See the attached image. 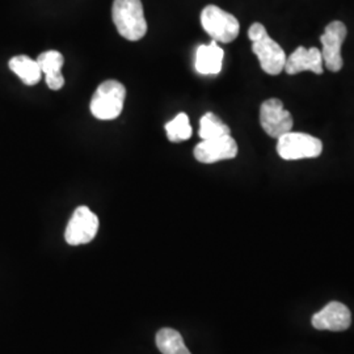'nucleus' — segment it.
<instances>
[{"mask_svg": "<svg viewBox=\"0 0 354 354\" xmlns=\"http://www.w3.org/2000/svg\"><path fill=\"white\" fill-rule=\"evenodd\" d=\"M167 137L171 142H181L189 140L192 137V127H190L188 114L180 113L165 125Z\"/></svg>", "mask_w": 354, "mask_h": 354, "instance_id": "nucleus-17", "label": "nucleus"}, {"mask_svg": "<svg viewBox=\"0 0 354 354\" xmlns=\"http://www.w3.org/2000/svg\"><path fill=\"white\" fill-rule=\"evenodd\" d=\"M37 64L41 71L46 76V84L49 88L58 91L64 87L62 67L64 64V58L59 51L49 50L39 54Z\"/></svg>", "mask_w": 354, "mask_h": 354, "instance_id": "nucleus-12", "label": "nucleus"}, {"mask_svg": "<svg viewBox=\"0 0 354 354\" xmlns=\"http://www.w3.org/2000/svg\"><path fill=\"white\" fill-rule=\"evenodd\" d=\"M248 37L252 41V51L266 74H281L288 57L279 44L269 37L266 26L260 23H253L248 30Z\"/></svg>", "mask_w": 354, "mask_h": 354, "instance_id": "nucleus-1", "label": "nucleus"}, {"mask_svg": "<svg viewBox=\"0 0 354 354\" xmlns=\"http://www.w3.org/2000/svg\"><path fill=\"white\" fill-rule=\"evenodd\" d=\"M8 66H10L11 71L19 76L26 86H36L41 80L42 71L38 66L37 61H35L26 55L13 57Z\"/></svg>", "mask_w": 354, "mask_h": 354, "instance_id": "nucleus-14", "label": "nucleus"}, {"mask_svg": "<svg viewBox=\"0 0 354 354\" xmlns=\"http://www.w3.org/2000/svg\"><path fill=\"white\" fill-rule=\"evenodd\" d=\"M125 97L124 84L117 80H106L97 87L91 100V113L102 121L114 120L122 112Z\"/></svg>", "mask_w": 354, "mask_h": 354, "instance_id": "nucleus-3", "label": "nucleus"}, {"mask_svg": "<svg viewBox=\"0 0 354 354\" xmlns=\"http://www.w3.org/2000/svg\"><path fill=\"white\" fill-rule=\"evenodd\" d=\"M289 75H295L304 71H311L314 74H323V57L317 48L306 49L304 46L297 48V50L286 58L283 68Z\"/></svg>", "mask_w": 354, "mask_h": 354, "instance_id": "nucleus-11", "label": "nucleus"}, {"mask_svg": "<svg viewBox=\"0 0 354 354\" xmlns=\"http://www.w3.org/2000/svg\"><path fill=\"white\" fill-rule=\"evenodd\" d=\"M112 19L118 33L129 41H140L147 33L140 0H114Z\"/></svg>", "mask_w": 354, "mask_h": 354, "instance_id": "nucleus-2", "label": "nucleus"}, {"mask_svg": "<svg viewBox=\"0 0 354 354\" xmlns=\"http://www.w3.org/2000/svg\"><path fill=\"white\" fill-rule=\"evenodd\" d=\"M346 26L342 21L329 23L324 33L320 36L323 45L322 57L326 67L332 73L340 71L342 67V45L346 37Z\"/></svg>", "mask_w": 354, "mask_h": 354, "instance_id": "nucleus-8", "label": "nucleus"}, {"mask_svg": "<svg viewBox=\"0 0 354 354\" xmlns=\"http://www.w3.org/2000/svg\"><path fill=\"white\" fill-rule=\"evenodd\" d=\"M225 53L216 41L209 45H201L196 51V70L203 75H216L222 70Z\"/></svg>", "mask_w": 354, "mask_h": 354, "instance_id": "nucleus-13", "label": "nucleus"}, {"mask_svg": "<svg viewBox=\"0 0 354 354\" xmlns=\"http://www.w3.org/2000/svg\"><path fill=\"white\" fill-rule=\"evenodd\" d=\"M313 327L319 330L342 332L351 327L352 314L351 310L340 302H329L311 319Z\"/></svg>", "mask_w": 354, "mask_h": 354, "instance_id": "nucleus-10", "label": "nucleus"}, {"mask_svg": "<svg viewBox=\"0 0 354 354\" xmlns=\"http://www.w3.org/2000/svg\"><path fill=\"white\" fill-rule=\"evenodd\" d=\"M156 346L162 354H192L181 335L172 328L160 329L156 333Z\"/></svg>", "mask_w": 354, "mask_h": 354, "instance_id": "nucleus-15", "label": "nucleus"}, {"mask_svg": "<svg viewBox=\"0 0 354 354\" xmlns=\"http://www.w3.org/2000/svg\"><path fill=\"white\" fill-rule=\"evenodd\" d=\"M260 124L266 134L276 140L291 131L294 125L290 112L283 108L279 99H269L263 102L260 108Z\"/></svg>", "mask_w": 354, "mask_h": 354, "instance_id": "nucleus-7", "label": "nucleus"}, {"mask_svg": "<svg viewBox=\"0 0 354 354\" xmlns=\"http://www.w3.org/2000/svg\"><path fill=\"white\" fill-rule=\"evenodd\" d=\"M99 230V218L87 206L76 207L64 231V239L70 245H82L93 241Z\"/></svg>", "mask_w": 354, "mask_h": 354, "instance_id": "nucleus-6", "label": "nucleus"}, {"mask_svg": "<svg viewBox=\"0 0 354 354\" xmlns=\"http://www.w3.org/2000/svg\"><path fill=\"white\" fill-rule=\"evenodd\" d=\"M198 136L201 140H214L225 136H231L230 127L222 122V120L214 113H206L200 120V131Z\"/></svg>", "mask_w": 354, "mask_h": 354, "instance_id": "nucleus-16", "label": "nucleus"}, {"mask_svg": "<svg viewBox=\"0 0 354 354\" xmlns=\"http://www.w3.org/2000/svg\"><path fill=\"white\" fill-rule=\"evenodd\" d=\"M238 155V145L231 136L203 140L194 149V158L205 165L234 159Z\"/></svg>", "mask_w": 354, "mask_h": 354, "instance_id": "nucleus-9", "label": "nucleus"}, {"mask_svg": "<svg viewBox=\"0 0 354 354\" xmlns=\"http://www.w3.org/2000/svg\"><path fill=\"white\" fill-rule=\"evenodd\" d=\"M322 151H323L322 140L304 133L289 131L281 136L277 143V152L285 160L317 158Z\"/></svg>", "mask_w": 354, "mask_h": 354, "instance_id": "nucleus-5", "label": "nucleus"}, {"mask_svg": "<svg viewBox=\"0 0 354 354\" xmlns=\"http://www.w3.org/2000/svg\"><path fill=\"white\" fill-rule=\"evenodd\" d=\"M203 30L213 41L230 44L239 36L241 26L236 17L216 6H207L201 12Z\"/></svg>", "mask_w": 354, "mask_h": 354, "instance_id": "nucleus-4", "label": "nucleus"}]
</instances>
